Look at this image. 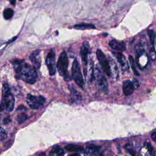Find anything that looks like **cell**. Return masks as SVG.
Returning <instances> with one entry per match:
<instances>
[{"instance_id":"1","label":"cell","mask_w":156,"mask_h":156,"mask_svg":"<svg viewBox=\"0 0 156 156\" xmlns=\"http://www.w3.org/2000/svg\"><path fill=\"white\" fill-rule=\"evenodd\" d=\"M15 77L26 83L33 84L37 79V73L34 66L26 63L23 60H15L12 62Z\"/></svg>"},{"instance_id":"2","label":"cell","mask_w":156,"mask_h":156,"mask_svg":"<svg viewBox=\"0 0 156 156\" xmlns=\"http://www.w3.org/2000/svg\"><path fill=\"white\" fill-rule=\"evenodd\" d=\"M2 104L4 108L8 112H12L13 110L15 98L7 83H4L2 88Z\"/></svg>"},{"instance_id":"3","label":"cell","mask_w":156,"mask_h":156,"mask_svg":"<svg viewBox=\"0 0 156 156\" xmlns=\"http://www.w3.org/2000/svg\"><path fill=\"white\" fill-rule=\"evenodd\" d=\"M68 58L67 54L65 51H63L58 57L57 63V68L60 75L63 77L65 80H69L71 77L68 72Z\"/></svg>"},{"instance_id":"4","label":"cell","mask_w":156,"mask_h":156,"mask_svg":"<svg viewBox=\"0 0 156 156\" xmlns=\"http://www.w3.org/2000/svg\"><path fill=\"white\" fill-rule=\"evenodd\" d=\"M71 70H72L71 72H72L73 79L74 80L75 82L77 83V85L79 87L83 88V85H84L83 79V76H82V74L81 73L79 64L76 58H75L73 62Z\"/></svg>"},{"instance_id":"5","label":"cell","mask_w":156,"mask_h":156,"mask_svg":"<svg viewBox=\"0 0 156 156\" xmlns=\"http://www.w3.org/2000/svg\"><path fill=\"white\" fill-rule=\"evenodd\" d=\"M46 101L45 98L42 96H34L28 94L27 96V103L30 108L37 110L41 107Z\"/></svg>"},{"instance_id":"6","label":"cell","mask_w":156,"mask_h":156,"mask_svg":"<svg viewBox=\"0 0 156 156\" xmlns=\"http://www.w3.org/2000/svg\"><path fill=\"white\" fill-rule=\"evenodd\" d=\"M96 56L101 66L102 69L104 71V73L109 77L111 76L110 66L108 60L106 58L104 52L99 49H98L96 51Z\"/></svg>"},{"instance_id":"7","label":"cell","mask_w":156,"mask_h":156,"mask_svg":"<svg viewBox=\"0 0 156 156\" xmlns=\"http://www.w3.org/2000/svg\"><path fill=\"white\" fill-rule=\"evenodd\" d=\"M46 63L48 66L49 74L51 76L54 75L56 72V63L55 54L52 49H51V51L48 52L46 56Z\"/></svg>"},{"instance_id":"8","label":"cell","mask_w":156,"mask_h":156,"mask_svg":"<svg viewBox=\"0 0 156 156\" xmlns=\"http://www.w3.org/2000/svg\"><path fill=\"white\" fill-rule=\"evenodd\" d=\"M95 75H96L95 78L97 80V83H98L99 88L101 91H102L105 93L107 92L108 89V83H107V79L105 77V76L98 69L96 70Z\"/></svg>"},{"instance_id":"9","label":"cell","mask_w":156,"mask_h":156,"mask_svg":"<svg viewBox=\"0 0 156 156\" xmlns=\"http://www.w3.org/2000/svg\"><path fill=\"white\" fill-rule=\"evenodd\" d=\"M112 54L115 55L116 60L118 61V62L121 65V68L124 71L127 70L129 69V65L123 54L118 51H112Z\"/></svg>"},{"instance_id":"10","label":"cell","mask_w":156,"mask_h":156,"mask_svg":"<svg viewBox=\"0 0 156 156\" xmlns=\"http://www.w3.org/2000/svg\"><path fill=\"white\" fill-rule=\"evenodd\" d=\"M89 52V46L87 42H83V45L80 48V54L81 55V59L84 66L87 65L88 54Z\"/></svg>"},{"instance_id":"11","label":"cell","mask_w":156,"mask_h":156,"mask_svg":"<svg viewBox=\"0 0 156 156\" xmlns=\"http://www.w3.org/2000/svg\"><path fill=\"white\" fill-rule=\"evenodd\" d=\"M109 46L114 51H124L126 50V44L123 41H119L116 40H110L108 43Z\"/></svg>"},{"instance_id":"12","label":"cell","mask_w":156,"mask_h":156,"mask_svg":"<svg viewBox=\"0 0 156 156\" xmlns=\"http://www.w3.org/2000/svg\"><path fill=\"white\" fill-rule=\"evenodd\" d=\"M40 52V50L35 51L29 57L33 66H34L35 68H37V69L40 68V65H41V61H40V59L39 57Z\"/></svg>"},{"instance_id":"13","label":"cell","mask_w":156,"mask_h":156,"mask_svg":"<svg viewBox=\"0 0 156 156\" xmlns=\"http://www.w3.org/2000/svg\"><path fill=\"white\" fill-rule=\"evenodd\" d=\"M135 88L131 82L129 80H126L123 82L122 84V91L125 96H129L133 93L134 91Z\"/></svg>"},{"instance_id":"14","label":"cell","mask_w":156,"mask_h":156,"mask_svg":"<svg viewBox=\"0 0 156 156\" xmlns=\"http://www.w3.org/2000/svg\"><path fill=\"white\" fill-rule=\"evenodd\" d=\"M101 149L100 146L90 144L86 147L85 149V156H95Z\"/></svg>"},{"instance_id":"15","label":"cell","mask_w":156,"mask_h":156,"mask_svg":"<svg viewBox=\"0 0 156 156\" xmlns=\"http://www.w3.org/2000/svg\"><path fill=\"white\" fill-rule=\"evenodd\" d=\"M108 62L110 66V74L111 76L113 79H116L118 78V69L116 66V64L114 62V60L111 58L108 57Z\"/></svg>"},{"instance_id":"16","label":"cell","mask_w":156,"mask_h":156,"mask_svg":"<svg viewBox=\"0 0 156 156\" xmlns=\"http://www.w3.org/2000/svg\"><path fill=\"white\" fill-rule=\"evenodd\" d=\"M64 155L65 151L58 145H54L49 154V156H64Z\"/></svg>"},{"instance_id":"17","label":"cell","mask_w":156,"mask_h":156,"mask_svg":"<svg viewBox=\"0 0 156 156\" xmlns=\"http://www.w3.org/2000/svg\"><path fill=\"white\" fill-rule=\"evenodd\" d=\"M65 149L69 152H83L84 149L79 145L74 144H69L65 147Z\"/></svg>"},{"instance_id":"18","label":"cell","mask_w":156,"mask_h":156,"mask_svg":"<svg viewBox=\"0 0 156 156\" xmlns=\"http://www.w3.org/2000/svg\"><path fill=\"white\" fill-rule=\"evenodd\" d=\"M74 29L78 30H85V29H95L96 27L92 24H87V23H81L77 24L74 26Z\"/></svg>"},{"instance_id":"19","label":"cell","mask_w":156,"mask_h":156,"mask_svg":"<svg viewBox=\"0 0 156 156\" xmlns=\"http://www.w3.org/2000/svg\"><path fill=\"white\" fill-rule=\"evenodd\" d=\"M70 90L71 94V98L73 101H77L81 100V96L76 90V89H75L73 87H71Z\"/></svg>"},{"instance_id":"20","label":"cell","mask_w":156,"mask_h":156,"mask_svg":"<svg viewBox=\"0 0 156 156\" xmlns=\"http://www.w3.org/2000/svg\"><path fill=\"white\" fill-rule=\"evenodd\" d=\"M13 13H14V12L12 9L7 8L4 10L3 16L5 20H9L13 16Z\"/></svg>"},{"instance_id":"21","label":"cell","mask_w":156,"mask_h":156,"mask_svg":"<svg viewBox=\"0 0 156 156\" xmlns=\"http://www.w3.org/2000/svg\"><path fill=\"white\" fill-rule=\"evenodd\" d=\"M129 63L131 66V68L132 69V71L133 72V73L136 75V76H139V73L137 71L136 69V66H135V60L133 57L132 55H129Z\"/></svg>"},{"instance_id":"22","label":"cell","mask_w":156,"mask_h":156,"mask_svg":"<svg viewBox=\"0 0 156 156\" xmlns=\"http://www.w3.org/2000/svg\"><path fill=\"white\" fill-rule=\"evenodd\" d=\"M147 34L149 37V41H150V44L151 46H154L155 44V32L154 30L149 29L147 31Z\"/></svg>"},{"instance_id":"23","label":"cell","mask_w":156,"mask_h":156,"mask_svg":"<svg viewBox=\"0 0 156 156\" xmlns=\"http://www.w3.org/2000/svg\"><path fill=\"white\" fill-rule=\"evenodd\" d=\"M125 149L127 151V152L132 155V156H138L136 151H135V149L133 146L130 144H127L125 146Z\"/></svg>"},{"instance_id":"24","label":"cell","mask_w":156,"mask_h":156,"mask_svg":"<svg viewBox=\"0 0 156 156\" xmlns=\"http://www.w3.org/2000/svg\"><path fill=\"white\" fill-rule=\"evenodd\" d=\"M27 115L24 113H20L19 115H18L17 116V121L19 124H21L23 123V122H24L27 119Z\"/></svg>"},{"instance_id":"25","label":"cell","mask_w":156,"mask_h":156,"mask_svg":"<svg viewBox=\"0 0 156 156\" xmlns=\"http://www.w3.org/2000/svg\"><path fill=\"white\" fill-rule=\"evenodd\" d=\"M7 136V133L5 130L0 126V140H4Z\"/></svg>"},{"instance_id":"26","label":"cell","mask_w":156,"mask_h":156,"mask_svg":"<svg viewBox=\"0 0 156 156\" xmlns=\"http://www.w3.org/2000/svg\"><path fill=\"white\" fill-rule=\"evenodd\" d=\"M132 83H133V87H134L135 89V88H138V87H139V83H138V81L136 80V79H133V82H132Z\"/></svg>"},{"instance_id":"27","label":"cell","mask_w":156,"mask_h":156,"mask_svg":"<svg viewBox=\"0 0 156 156\" xmlns=\"http://www.w3.org/2000/svg\"><path fill=\"white\" fill-rule=\"evenodd\" d=\"M9 117H10V116H8V117L5 118V119H4V120H3V123H4V124H7L9 123V122L11 121V119H10V118Z\"/></svg>"},{"instance_id":"28","label":"cell","mask_w":156,"mask_h":156,"mask_svg":"<svg viewBox=\"0 0 156 156\" xmlns=\"http://www.w3.org/2000/svg\"><path fill=\"white\" fill-rule=\"evenodd\" d=\"M151 138L156 143V131L154 132L153 133H152L151 134Z\"/></svg>"},{"instance_id":"29","label":"cell","mask_w":156,"mask_h":156,"mask_svg":"<svg viewBox=\"0 0 156 156\" xmlns=\"http://www.w3.org/2000/svg\"><path fill=\"white\" fill-rule=\"evenodd\" d=\"M4 109V107H3V105H2V103H1V102H0V112H2Z\"/></svg>"},{"instance_id":"30","label":"cell","mask_w":156,"mask_h":156,"mask_svg":"<svg viewBox=\"0 0 156 156\" xmlns=\"http://www.w3.org/2000/svg\"><path fill=\"white\" fill-rule=\"evenodd\" d=\"M69 156H80L79 154L78 153H76V154H71V155H69Z\"/></svg>"},{"instance_id":"31","label":"cell","mask_w":156,"mask_h":156,"mask_svg":"<svg viewBox=\"0 0 156 156\" xmlns=\"http://www.w3.org/2000/svg\"><path fill=\"white\" fill-rule=\"evenodd\" d=\"M15 2H16V0H10V3L12 5H15Z\"/></svg>"},{"instance_id":"32","label":"cell","mask_w":156,"mask_h":156,"mask_svg":"<svg viewBox=\"0 0 156 156\" xmlns=\"http://www.w3.org/2000/svg\"><path fill=\"white\" fill-rule=\"evenodd\" d=\"M38 156H46V155H45L44 153H41Z\"/></svg>"},{"instance_id":"33","label":"cell","mask_w":156,"mask_h":156,"mask_svg":"<svg viewBox=\"0 0 156 156\" xmlns=\"http://www.w3.org/2000/svg\"><path fill=\"white\" fill-rule=\"evenodd\" d=\"M153 156H156V151L154 152V153L153 154Z\"/></svg>"},{"instance_id":"34","label":"cell","mask_w":156,"mask_h":156,"mask_svg":"<svg viewBox=\"0 0 156 156\" xmlns=\"http://www.w3.org/2000/svg\"><path fill=\"white\" fill-rule=\"evenodd\" d=\"M19 1H23V0H19Z\"/></svg>"},{"instance_id":"35","label":"cell","mask_w":156,"mask_h":156,"mask_svg":"<svg viewBox=\"0 0 156 156\" xmlns=\"http://www.w3.org/2000/svg\"><path fill=\"white\" fill-rule=\"evenodd\" d=\"M100 156H103V155H100Z\"/></svg>"}]
</instances>
